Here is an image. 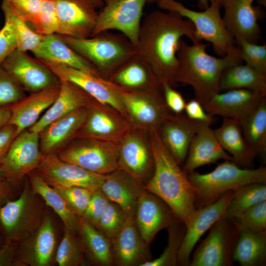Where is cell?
<instances>
[{"instance_id": "1", "label": "cell", "mask_w": 266, "mask_h": 266, "mask_svg": "<svg viewBox=\"0 0 266 266\" xmlns=\"http://www.w3.org/2000/svg\"><path fill=\"white\" fill-rule=\"evenodd\" d=\"M184 36L198 41L193 23L178 13L159 10L148 14L141 23L137 51L146 60L162 84H177V52Z\"/></svg>"}, {"instance_id": "2", "label": "cell", "mask_w": 266, "mask_h": 266, "mask_svg": "<svg viewBox=\"0 0 266 266\" xmlns=\"http://www.w3.org/2000/svg\"><path fill=\"white\" fill-rule=\"evenodd\" d=\"M149 134L154 169L144 188L165 201L187 227L197 209L194 188L188 174L163 144L157 131L151 130Z\"/></svg>"}, {"instance_id": "3", "label": "cell", "mask_w": 266, "mask_h": 266, "mask_svg": "<svg viewBox=\"0 0 266 266\" xmlns=\"http://www.w3.org/2000/svg\"><path fill=\"white\" fill-rule=\"evenodd\" d=\"M192 42L189 45L183 40L180 41L176 82L192 87L195 98L203 105L220 92V80L224 71L242 61L240 57L233 55L214 57L206 52L207 44L199 41Z\"/></svg>"}, {"instance_id": "4", "label": "cell", "mask_w": 266, "mask_h": 266, "mask_svg": "<svg viewBox=\"0 0 266 266\" xmlns=\"http://www.w3.org/2000/svg\"><path fill=\"white\" fill-rule=\"evenodd\" d=\"M188 177L194 188L198 209L216 201L227 192L246 184L266 183V168H243L233 161L225 160L210 172L201 174L195 170L189 173Z\"/></svg>"}, {"instance_id": "5", "label": "cell", "mask_w": 266, "mask_h": 266, "mask_svg": "<svg viewBox=\"0 0 266 266\" xmlns=\"http://www.w3.org/2000/svg\"><path fill=\"white\" fill-rule=\"evenodd\" d=\"M58 34L68 46L91 63L100 76L106 79L137 52L136 48L122 33L105 31L86 38Z\"/></svg>"}, {"instance_id": "6", "label": "cell", "mask_w": 266, "mask_h": 266, "mask_svg": "<svg viewBox=\"0 0 266 266\" xmlns=\"http://www.w3.org/2000/svg\"><path fill=\"white\" fill-rule=\"evenodd\" d=\"M18 197L0 208V229L5 242L18 244L32 235L45 214V203L35 193L27 176Z\"/></svg>"}, {"instance_id": "7", "label": "cell", "mask_w": 266, "mask_h": 266, "mask_svg": "<svg viewBox=\"0 0 266 266\" xmlns=\"http://www.w3.org/2000/svg\"><path fill=\"white\" fill-rule=\"evenodd\" d=\"M157 4L161 9L178 13L190 20L195 27L197 40L211 43L219 55L229 54L240 57L235 40L226 28L221 15L220 4L210 3L202 11L189 9L175 0H160Z\"/></svg>"}, {"instance_id": "8", "label": "cell", "mask_w": 266, "mask_h": 266, "mask_svg": "<svg viewBox=\"0 0 266 266\" xmlns=\"http://www.w3.org/2000/svg\"><path fill=\"white\" fill-rule=\"evenodd\" d=\"M62 160L96 173L117 169V143L92 138H75L56 153Z\"/></svg>"}, {"instance_id": "9", "label": "cell", "mask_w": 266, "mask_h": 266, "mask_svg": "<svg viewBox=\"0 0 266 266\" xmlns=\"http://www.w3.org/2000/svg\"><path fill=\"white\" fill-rule=\"evenodd\" d=\"M117 143V169L129 174L144 186L154 169L149 132L133 127Z\"/></svg>"}, {"instance_id": "10", "label": "cell", "mask_w": 266, "mask_h": 266, "mask_svg": "<svg viewBox=\"0 0 266 266\" xmlns=\"http://www.w3.org/2000/svg\"><path fill=\"white\" fill-rule=\"evenodd\" d=\"M209 233L195 251L190 266H231L233 253L239 235L233 219L224 217L210 228Z\"/></svg>"}, {"instance_id": "11", "label": "cell", "mask_w": 266, "mask_h": 266, "mask_svg": "<svg viewBox=\"0 0 266 266\" xmlns=\"http://www.w3.org/2000/svg\"><path fill=\"white\" fill-rule=\"evenodd\" d=\"M118 89L127 118L133 127L148 132L157 131L174 114L167 107L163 92L130 91Z\"/></svg>"}, {"instance_id": "12", "label": "cell", "mask_w": 266, "mask_h": 266, "mask_svg": "<svg viewBox=\"0 0 266 266\" xmlns=\"http://www.w3.org/2000/svg\"><path fill=\"white\" fill-rule=\"evenodd\" d=\"M91 36L109 30L119 31L136 48L146 0H104ZM90 36V37H91Z\"/></svg>"}, {"instance_id": "13", "label": "cell", "mask_w": 266, "mask_h": 266, "mask_svg": "<svg viewBox=\"0 0 266 266\" xmlns=\"http://www.w3.org/2000/svg\"><path fill=\"white\" fill-rule=\"evenodd\" d=\"M42 156L39 134L27 129L14 138L0 169L5 179L17 188L30 172L38 167Z\"/></svg>"}, {"instance_id": "14", "label": "cell", "mask_w": 266, "mask_h": 266, "mask_svg": "<svg viewBox=\"0 0 266 266\" xmlns=\"http://www.w3.org/2000/svg\"><path fill=\"white\" fill-rule=\"evenodd\" d=\"M86 109V118L75 138H87L117 143L133 127L118 111L94 98Z\"/></svg>"}, {"instance_id": "15", "label": "cell", "mask_w": 266, "mask_h": 266, "mask_svg": "<svg viewBox=\"0 0 266 266\" xmlns=\"http://www.w3.org/2000/svg\"><path fill=\"white\" fill-rule=\"evenodd\" d=\"M38 60L48 67L60 80H66L75 85L98 101L114 108L128 119L119 89L111 82L79 69Z\"/></svg>"}, {"instance_id": "16", "label": "cell", "mask_w": 266, "mask_h": 266, "mask_svg": "<svg viewBox=\"0 0 266 266\" xmlns=\"http://www.w3.org/2000/svg\"><path fill=\"white\" fill-rule=\"evenodd\" d=\"M35 171L53 187L77 186L92 192L100 189L105 175L64 161L56 153L42 155Z\"/></svg>"}, {"instance_id": "17", "label": "cell", "mask_w": 266, "mask_h": 266, "mask_svg": "<svg viewBox=\"0 0 266 266\" xmlns=\"http://www.w3.org/2000/svg\"><path fill=\"white\" fill-rule=\"evenodd\" d=\"M1 66L25 91L31 93L60 84L59 79L48 67L27 52L15 50Z\"/></svg>"}, {"instance_id": "18", "label": "cell", "mask_w": 266, "mask_h": 266, "mask_svg": "<svg viewBox=\"0 0 266 266\" xmlns=\"http://www.w3.org/2000/svg\"><path fill=\"white\" fill-rule=\"evenodd\" d=\"M56 239L53 221L45 214L37 230L17 244L12 266H49L56 254Z\"/></svg>"}, {"instance_id": "19", "label": "cell", "mask_w": 266, "mask_h": 266, "mask_svg": "<svg viewBox=\"0 0 266 266\" xmlns=\"http://www.w3.org/2000/svg\"><path fill=\"white\" fill-rule=\"evenodd\" d=\"M59 27L57 34L76 38L91 36L98 12L91 0H53Z\"/></svg>"}, {"instance_id": "20", "label": "cell", "mask_w": 266, "mask_h": 266, "mask_svg": "<svg viewBox=\"0 0 266 266\" xmlns=\"http://www.w3.org/2000/svg\"><path fill=\"white\" fill-rule=\"evenodd\" d=\"M255 0H223L222 17L225 25L236 41L243 39L258 43L261 38L258 21L263 12L260 6L253 4Z\"/></svg>"}, {"instance_id": "21", "label": "cell", "mask_w": 266, "mask_h": 266, "mask_svg": "<svg viewBox=\"0 0 266 266\" xmlns=\"http://www.w3.org/2000/svg\"><path fill=\"white\" fill-rule=\"evenodd\" d=\"M134 217L137 229L148 245L161 230L180 221L165 201L145 189L139 198Z\"/></svg>"}, {"instance_id": "22", "label": "cell", "mask_w": 266, "mask_h": 266, "mask_svg": "<svg viewBox=\"0 0 266 266\" xmlns=\"http://www.w3.org/2000/svg\"><path fill=\"white\" fill-rule=\"evenodd\" d=\"M233 192H227L216 201L197 209L192 222L186 227L178 252V265L189 266L191 253L200 237L217 221L225 217Z\"/></svg>"}, {"instance_id": "23", "label": "cell", "mask_w": 266, "mask_h": 266, "mask_svg": "<svg viewBox=\"0 0 266 266\" xmlns=\"http://www.w3.org/2000/svg\"><path fill=\"white\" fill-rule=\"evenodd\" d=\"M265 98L266 94L245 89H235L215 94L202 105L205 111L212 116L233 119L240 123Z\"/></svg>"}, {"instance_id": "24", "label": "cell", "mask_w": 266, "mask_h": 266, "mask_svg": "<svg viewBox=\"0 0 266 266\" xmlns=\"http://www.w3.org/2000/svg\"><path fill=\"white\" fill-rule=\"evenodd\" d=\"M111 240L113 265L141 266L151 260L149 245L143 239L134 216L128 217L122 230Z\"/></svg>"}, {"instance_id": "25", "label": "cell", "mask_w": 266, "mask_h": 266, "mask_svg": "<svg viewBox=\"0 0 266 266\" xmlns=\"http://www.w3.org/2000/svg\"><path fill=\"white\" fill-rule=\"evenodd\" d=\"M106 79L126 91L163 92L161 82L137 51Z\"/></svg>"}, {"instance_id": "26", "label": "cell", "mask_w": 266, "mask_h": 266, "mask_svg": "<svg viewBox=\"0 0 266 266\" xmlns=\"http://www.w3.org/2000/svg\"><path fill=\"white\" fill-rule=\"evenodd\" d=\"M205 124L207 123L192 120L182 113L174 114L157 132L163 144L180 165L184 163L194 135Z\"/></svg>"}, {"instance_id": "27", "label": "cell", "mask_w": 266, "mask_h": 266, "mask_svg": "<svg viewBox=\"0 0 266 266\" xmlns=\"http://www.w3.org/2000/svg\"><path fill=\"white\" fill-rule=\"evenodd\" d=\"M60 90V84L32 93L10 106L9 124L16 128V136L29 129L54 102Z\"/></svg>"}, {"instance_id": "28", "label": "cell", "mask_w": 266, "mask_h": 266, "mask_svg": "<svg viewBox=\"0 0 266 266\" xmlns=\"http://www.w3.org/2000/svg\"><path fill=\"white\" fill-rule=\"evenodd\" d=\"M86 116V107L81 108L47 125L39 133L41 154L56 153L74 139Z\"/></svg>"}, {"instance_id": "29", "label": "cell", "mask_w": 266, "mask_h": 266, "mask_svg": "<svg viewBox=\"0 0 266 266\" xmlns=\"http://www.w3.org/2000/svg\"><path fill=\"white\" fill-rule=\"evenodd\" d=\"M210 126L203 125L192 140L183 168L187 174L219 160L233 161L232 157L221 146Z\"/></svg>"}, {"instance_id": "30", "label": "cell", "mask_w": 266, "mask_h": 266, "mask_svg": "<svg viewBox=\"0 0 266 266\" xmlns=\"http://www.w3.org/2000/svg\"><path fill=\"white\" fill-rule=\"evenodd\" d=\"M100 190L129 217L134 216L139 198L145 189L132 176L117 169L105 174Z\"/></svg>"}, {"instance_id": "31", "label": "cell", "mask_w": 266, "mask_h": 266, "mask_svg": "<svg viewBox=\"0 0 266 266\" xmlns=\"http://www.w3.org/2000/svg\"><path fill=\"white\" fill-rule=\"evenodd\" d=\"M92 99L90 95L75 85L61 80L60 90L56 100L28 129L39 133L53 121L75 110L86 107Z\"/></svg>"}, {"instance_id": "32", "label": "cell", "mask_w": 266, "mask_h": 266, "mask_svg": "<svg viewBox=\"0 0 266 266\" xmlns=\"http://www.w3.org/2000/svg\"><path fill=\"white\" fill-rule=\"evenodd\" d=\"M33 53L37 59L65 65L100 76L91 63L65 43L57 33L44 35L40 45Z\"/></svg>"}, {"instance_id": "33", "label": "cell", "mask_w": 266, "mask_h": 266, "mask_svg": "<svg viewBox=\"0 0 266 266\" xmlns=\"http://www.w3.org/2000/svg\"><path fill=\"white\" fill-rule=\"evenodd\" d=\"M223 148L232 157L233 162L243 168H252L256 158L243 135L240 123L223 118L221 125L214 130Z\"/></svg>"}, {"instance_id": "34", "label": "cell", "mask_w": 266, "mask_h": 266, "mask_svg": "<svg viewBox=\"0 0 266 266\" xmlns=\"http://www.w3.org/2000/svg\"><path fill=\"white\" fill-rule=\"evenodd\" d=\"M27 176L34 192L39 195L45 204L59 216L63 223L64 227L72 233L78 234L80 217L69 209L60 195L35 170L30 172Z\"/></svg>"}, {"instance_id": "35", "label": "cell", "mask_w": 266, "mask_h": 266, "mask_svg": "<svg viewBox=\"0 0 266 266\" xmlns=\"http://www.w3.org/2000/svg\"><path fill=\"white\" fill-rule=\"evenodd\" d=\"M233 260L242 266L266 264V232H240L233 253Z\"/></svg>"}, {"instance_id": "36", "label": "cell", "mask_w": 266, "mask_h": 266, "mask_svg": "<svg viewBox=\"0 0 266 266\" xmlns=\"http://www.w3.org/2000/svg\"><path fill=\"white\" fill-rule=\"evenodd\" d=\"M78 235L84 246L85 255L90 262L99 266L113 265L111 240L80 217Z\"/></svg>"}, {"instance_id": "37", "label": "cell", "mask_w": 266, "mask_h": 266, "mask_svg": "<svg viewBox=\"0 0 266 266\" xmlns=\"http://www.w3.org/2000/svg\"><path fill=\"white\" fill-rule=\"evenodd\" d=\"M245 89L266 94V74L246 64H236L223 72L219 83L220 92Z\"/></svg>"}, {"instance_id": "38", "label": "cell", "mask_w": 266, "mask_h": 266, "mask_svg": "<svg viewBox=\"0 0 266 266\" xmlns=\"http://www.w3.org/2000/svg\"><path fill=\"white\" fill-rule=\"evenodd\" d=\"M243 135L255 157L266 153V98L240 122Z\"/></svg>"}, {"instance_id": "39", "label": "cell", "mask_w": 266, "mask_h": 266, "mask_svg": "<svg viewBox=\"0 0 266 266\" xmlns=\"http://www.w3.org/2000/svg\"><path fill=\"white\" fill-rule=\"evenodd\" d=\"M266 200V185L263 183H250L234 191L225 217H237L256 204Z\"/></svg>"}, {"instance_id": "40", "label": "cell", "mask_w": 266, "mask_h": 266, "mask_svg": "<svg viewBox=\"0 0 266 266\" xmlns=\"http://www.w3.org/2000/svg\"><path fill=\"white\" fill-rule=\"evenodd\" d=\"M84 248L78 234L64 227L63 238L57 248L55 261L59 266H77L84 261Z\"/></svg>"}, {"instance_id": "41", "label": "cell", "mask_w": 266, "mask_h": 266, "mask_svg": "<svg viewBox=\"0 0 266 266\" xmlns=\"http://www.w3.org/2000/svg\"><path fill=\"white\" fill-rule=\"evenodd\" d=\"M167 246L163 253L157 259L151 260L141 266H175L178 265V255L186 230L181 222L175 223L167 228Z\"/></svg>"}, {"instance_id": "42", "label": "cell", "mask_w": 266, "mask_h": 266, "mask_svg": "<svg viewBox=\"0 0 266 266\" xmlns=\"http://www.w3.org/2000/svg\"><path fill=\"white\" fill-rule=\"evenodd\" d=\"M1 9L4 17L8 18L14 25L17 41V49L33 52L40 45L44 35L36 33L26 22L17 17L11 11L7 0H2Z\"/></svg>"}, {"instance_id": "43", "label": "cell", "mask_w": 266, "mask_h": 266, "mask_svg": "<svg viewBox=\"0 0 266 266\" xmlns=\"http://www.w3.org/2000/svg\"><path fill=\"white\" fill-rule=\"evenodd\" d=\"M127 218L126 213L120 206L109 200L95 227L104 236L111 240L122 230Z\"/></svg>"}, {"instance_id": "44", "label": "cell", "mask_w": 266, "mask_h": 266, "mask_svg": "<svg viewBox=\"0 0 266 266\" xmlns=\"http://www.w3.org/2000/svg\"><path fill=\"white\" fill-rule=\"evenodd\" d=\"M233 219L240 231L266 232V201L256 204Z\"/></svg>"}, {"instance_id": "45", "label": "cell", "mask_w": 266, "mask_h": 266, "mask_svg": "<svg viewBox=\"0 0 266 266\" xmlns=\"http://www.w3.org/2000/svg\"><path fill=\"white\" fill-rule=\"evenodd\" d=\"M53 188L62 197L67 207L73 213L78 217L83 215L91 199V191L77 186Z\"/></svg>"}, {"instance_id": "46", "label": "cell", "mask_w": 266, "mask_h": 266, "mask_svg": "<svg viewBox=\"0 0 266 266\" xmlns=\"http://www.w3.org/2000/svg\"><path fill=\"white\" fill-rule=\"evenodd\" d=\"M240 55L245 64L266 74V45L243 39L236 41Z\"/></svg>"}, {"instance_id": "47", "label": "cell", "mask_w": 266, "mask_h": 266, "mask_svg": "<svg viewBox=\"0 0 266 266\" xmlns=\"http://www.w3.org/2000/svg\"><path fill=\"white\" fill-rule=\"evenodd\" d=\"M34 31L42 35L57 33L59 23L53 0H43L39 14L32 25Z\"/></svg>"}, {"instance_id": "48", "label": "cell", "mask_w": 266, "mask_h": 266, "mask_svg": "<svg viewBox=\"0 0 266 266\" xmlns=\"http://www.w3.org/2000/svg\"><path fill=\"white\" fill-rule=\"evenodd\" d=\"M25 90L0 66V107L10 106L27 95Z\"/></svg>"}, {"instance_id": "49", "label": "cell", "mask_w": 266, "mask_h": 266, "mask_svg": "<svg viewBox=\"0 0 266 266\" xmlns=\"http://www.w3.org/2000/svg\"><path fill=\"white\" fill-rule=\"evenodd\" d=\"M12 12L19 18L33 25L40 10L43 0H6Z\"/></svg>"}, {"instance_id": "50", "label": "cell", "mask_w": 266, "mask_h": 266, "mask_svg": "<svg viewBox=\"0 0 266 266\" xmlns=\"http://www.w3.org/2000/svg\"><path fill=\"white\" fill-rule=\"evenodd\" d=\"M109 201L100 189L92 192L88 206L80 217L95 227L105 210Z\"/></svg>"}, {"instance_id": "51", "label": "cell", "mask_w": 266, "mask_h": 266, "mask_svg": "<svg viewBox=\"0 0 266 266\" xmlns=\"http://www.w3.org/2000/svg\"><path fill=\"white\" fill-rule=\"evenodd\" d=\"M4 24L0 30V66L5 59L17 48L16 33L12 22L4 17Z\"/></svg>"}, {"instance_id": "52", "label": "cell", "mask_w": 266, "mask_h": 266, "mask_svg": "<svg viewBox=\"0 0 266 266\" xmlns=\"http://www.w3.org/2000/svg\"><path fill=\"white\" fill-rule=\"evenodd\" d=\"M162 85L164 99L168 108L175 114L182 113L186 103L182 95L168 84Z\"/></svg>"}, {"instance_id": "53", "label": "cell", "mask_w": 266, "mask_h": 266, "mask_svg": "<svg viewBox=\"0 0 266 266\" xmlns=\"http://www.w3.org/2000/svg\"><path fill=\"white\" fill-rule=\"evenodd\" d=\"M184 111L185 115L192 120L209 125L214 121L213 116L207 113L202 104L195 98L186 103Z\"/></svg>"}, {"instance_id": "54", "label": "cell", "mask_w": 266, "mask_h": 266, "mask_svg": "<svg viewBox=\"0 0 266 266\" xmlns=\"http://www.w3.org/2000/svg\"><path fill=\"white\" fill-rule=\"evenodd\" d=\"M16 137V128L14 126L7 124L0 128V166Z\"/></svg>"}, {"instance_id": "55", "label": "cell", "mask_w": 266, "mask_h": 266, "mask_svg": "<svg viewBox=\"0 0 266 266\" xmlns=\"http://www.w3.org/2000/svg\"><path fill=\"white\" fill-rule=\"evenodd\" d=\"M17 244L5 242L1 247L0 249V266H12Z\"/></svg>"}, {"instance_id": "56", "label": "cell", "mask_w": 266, "mask_h": 266, "mask_svg": "<svg viewBox=\"0 0 266 266\" xmlns=\"http://www.w3.org/2000/svg\"><path fill=\"white\" fill-rule=\"evenodd\" d=\"M16 188L5 179L0 180V208L12 200Z\"/></svg>"}, {"instance_id": "57", "label": "cell", "mask_w": 266, "mask_h": 266, "mask_svg": "<svg viewBox=\"0 0 266 266\" xmlns=\"http://www.w3.org/2000/svg\"><path fill=\"white\" fill-rule=\"evenodd\" d=\"M10 116V106L0 107V128L8 123Z\"/></svg>"}, {"instance_id": "58", "label": "cell", "mask_w": 266, "mask_h": 266, "mask_svg": "<svg viewBox=\"0 0 266 266\" xmlns=\"http://www.w3.org/2000/svg\"><path fill=\"white\" fill-rule=\"evenodd\" d=\"M160 0H146V2L148 3H155L159 2ZM199 0V5L202 8L205 9L209 6V0Z\"/></svg>"}, {"instance_id": "59", "label": "cell", "mask_w": 266, "mask_h": 266, "mask_svg": "<svg viewBox=\"0 0 266 266\" xmlns=\"http://www.w3.org/2000/svg\"><path fill=\"white\" fill-rule=\"evenodd\" d=\"M97 8H101L104 5V2L102 0H91Z\"/></svg>"}, {"instance_id": "60", "label": "cell", "mask_w": 266, "mask_h": 266, "mask_svg": "<svg viewBox=\"0 0 266 266\" xmlns=\"http://www.w3.org/2000/svg\"><path fill=\"white\" fill-rule=\"evenodd\" d=\"M5 243V241L4 238L0 229V249L1 248V247L4 245Z\"/></svg>"}, {"instance_id": "61", "label": "cell", "mask_w": 266, "mask_h": 266, "mask_svg": "<svg viewBox=\"0 0 266 266\" xmlns=\"http://www.w3.org/2000/svg\"><path fill=\"white\" fill-rule=\"evenodd\" d=\"M210 3H218L221 5L223 0H208Z\"/></svg>"}, {"instance_id": "62", "label": "cell", "mask_w": 266, "mask_h": 266, "mask_svg": "<svg viewBox=\"0 0 266 266\" xmlns=\"http://www.w3.org/2000/svg\"><path fill=\"white\" fill-rule=\"evenodd\" d=\"M5 179V177L2 171L0 169V180Z\"/></svg>"}, {"instance_id": "63", "label": "cell", "mask_w": 266, "mask_h": 266, "mask_svg": "<svg viewBox=\"0 0 266 266\" xmlns=\"http://www.w3.org/2000/svg\"></svg>"}]
</instances>
